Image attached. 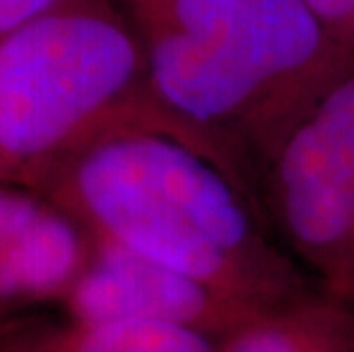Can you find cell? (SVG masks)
<instances>
[{"label": "cell", "instance_id": "cell-7", "mask_svg": "<svg viewBox=\"0 0 354 352\" xmlns=\"http://www.w3.org/2000/svg\"><path fill=\"white\" fill-rule=\"evenodd\" d=\"M217 352H354V304L315 288L233 329Z\"/></svg>", "mask_w": 354, "mask_h": 352}, {"label": "cell", "instance_id": "cell-6", "mask_svg": "<svg viewBox=\"0 0 354 352\" xmlns=\"http://www.w3.org/2000/svg\"><path fill=\"white\" fill-rule=\"evenodd\" d=\"M92 257L85 229L50 199L0 250V299L69 295Z\"/></svg>", "mask_w": 354, "mask_h": 352}, {"label": "cell", "instance_id": "cell-8", "mask_svg": "<svg viewBox=\"0 0 354 352\" xmlns=\"http://www.w3.org/2000/svg\"><path fill=\"white\" fill-rule=\"evenodd\" d=\"M57 352H217L220 341L197 329L158 320L76 323L46 334Z\"/></svg>", "mask_w": 354, "mask_h": 352}, {"label": "cell", "instance_id": "cell-12", "mask_svg": "<svg viewBox=\"0 0 354 352\" xmlns=\"http://www.w3.org/2000/svg\"><path fill=\"white\" fill-rule=\"evenodd\" d=\"M336 41L341 44V46L348 50L350 55H354V17H352L350 24L343 28V33L336 37Z\"/></svg>", "mask_w": 354, "mask_h": 352}, {"label": "cell", "instance_id": "cell-2", "mask_svg": "<svg viewBox=\"0 0 354 352\" xmlns=\"http://www.w3.org/2000/svg\"><path fill=\"white\" fill-rule=\"evenodd\" d=\"M138 26L158 103L266 160L354 62L302 0H117Z\"/></svg>", "mask_w": 354, "mask_h": 352}, {"label": "cell", "instance_id": "cell-5", "mask_svg": "<svg viewBox=\"0 0 354 352\" xmlns=\"http://www.w3.org/2000/svg\"><path fill=\"white\" fill-rule=\"evenodd\" d=\"M66 304L76 323L158 320L197 329L217 341L263 313L101 238H92V257Z\"/></svg>", "mask_w": 354, "mask_h": 352}, {"label": "cell", "instance_id": "cell-9", "mask_svg": "<svg viewBox=\"0 0 354 352\" xmlns=\"http://www.w3.org/2000/svg\"><path fill=\"white\" fill-rule=\"evenodd\" d=\"M41 194L0 181V250L24 231L44 206Z\"/></svg>", "mask_w": 354, "mask_h": 352}, {"label": "cell", "instance_id": "cell-10", "mask_svg": "<svg viewBox=\"0 0 354 352\" xmlns=\"http://www.w3.org/2000/svg\"><path fill=\"white\" fill-rule=\"evenodd\" d=\"M64 0H0V39Z\"/></svg>", "mask_w": 354, "mask_h": 352}, {"label": "cell", "instance_id": "cell-3", "mask_svg": "<svg viewBox=\"0 0 354 352\" xmlns=\"http://www.w3.org/2000/svg\"><path fill=\"white\" fill-rule=\"evenodd\" d=\"M165 110L117 0H64L0 39V181L37 188L110 126Z\"/></svg>", "mask_w": 354, "mask_h": 352}, {"label": "cell", "instance_id": "cell-1", "mask_svg": "<svg viewBox=\"0 0 354 352\" xmlns=\"http://www.w3.org/2000/svg\"><path fill=\"white\" fill-rule=\"evenodd\" d=\"M35 190L92 238L128 247L256 311L315 290L266 234L236 156L167 110L105 129Z\"/></svg>", "mask_w": 354, "mask_h": 352}, {"label": "cell", "instance_id": "cell-4", "mask_svg": "<svg viewBox=\"0 0 354 352\" xmlns=\"http://www.w3.org/2000/svg\"><path fill=\"white\" fill-rule=\"evenodd\" d=\"M268 163L270 211L292 261L354 304V62L288 126Z\"/></svg>", "mask_w": 354, "mask_h": 352}, {"label": "cell", "instance_id": "cell-11", "mask_svg": "<svg viewBox=\"0 0 354 352\" xmlns=\"http://www.w3.org/2000/svg\"><path fill=\"white\" fill-rule=\"evenodd\" d=\"M302 3L329 30L334 39L354 17V0H302Z\"/></svg>", "mask_w": 354, "mask_h": 352}]
</instances>
